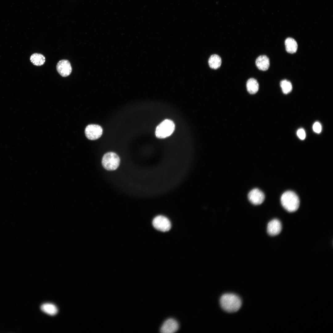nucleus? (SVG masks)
Listing matches in <instances>:
<instances>
[{
	"label": "nucleus",
	"mask_w": 333,
	"mask_h": 333,
	"mask_svg": "<svg viewBox=\"0 0 333 333\" xmlns=\"http://www.w3.org/2000/svg\"><path fill=\"white\" fill-rule=\"evenodd\" d=\"M280 86L283 93L288 94L291 92L292 89L291 83L287 80H282L280 83Z\"/></svg>",
	"instance_id": "17"
},
{
	"label": "nucleus",
	"mask_w": 333,
	"mask_h": 333,
	"mask_svg": "<svg viewBox=\"0 0 333 333\" xmlns=\"http://www.w3.org/2000/svg\"><path fill=\"white\" fill-rule=\"evenodd\" d=\"M281 201L283 207L290 212L296 211L299 206L298 196L292 191H287L284 193L281 196Z\"/></svg>",
	"instance_id": "2"
},
{
	"label": "nucleus",
	"mask_w": 333,
	"mask_h": 333,
	"mask_svg": "<svg viewBox=\"0 0 333 333\" xmlns=\"http://www.w3.org/2000/svg\"><path fill=\"white\" fill-rule=\"evenodd\" d=\"M41 309L43 311L51 315H55L58 312L56 307L54 304L49 303L42 304Z\"/></svg>",
	"instance_id": "16"
},
{
	"label": "nucleus",
	"mask_w": 333,
	"mask_h": 333,
	"mask_svg": "<svg viewBox=\"0 0 333 333\" xmlns=\"http://www.w3.org/2000/svg\"><path fill=\"white\" fill-rule=\"evenodd\" d=\"M297 135L299 138L301 140L304 139L306 137L305 132L302 129H299L297 131Z\"/></svg>",
	"instance_id": "19"
},
{
	"label": "nucleus",
	"mask_w": 333,
	"mask_h": 333,
	"mask_svg": "<svg viewBox=\"0 0 333 333\" xmlns=\"http://www.w3.org/2000/svg\"><path fill=\"white\" fill-rule=\"evenodd\" d=\"M56 69L58 73L63 77L68 76L72 71L71 64L67 60H62L59 61L56 65Z\"/></svg>",
	"instance_id": "9"
},
{
	"label": "nucleus",
	"mask_w": 333,
	"mask_h": 333,
	"mask_svg": "<svg viewBox=\"0 0 333 333\" xmlns=\"http://www.w3.org/2000/svg\"><path fill=\"white\" fill-rule=\"evenodd\" d=\"M265 195L263 192L258 188L252 190L248 194V198L253 204L257 205L261 204L265 199Z\"/></svg>",
	"instance_id": "8"
},
{
	"label": "nucleus",
	"mask_w": 333,
	"mask_h": 333,
	"mask_svg": "<svg viewBox=\"0 0 333 333\" xmlns=\"http://www.w3.org/2000/svg\"><path fill=\"white\" fill-rule=\"evenodd\" d=\"M259 86L257 81L254 78H250L247 81V89L248 92L251 94L256 93L258 90Z\"/></svg>",
	"instance_id": "13"
},
{
	"label": "nucleus",
	"mask_w": 333,
	"mask_h": 333,
	"mask_svg": "<svg viewBox=\"0 0 333 333\" xmlns=\"http://www.w3.org/2000/svg\"><path fill=\"white\" fill-rule=\"evenodd\" d=\"M282 229V225L281 222L277 219H273L268 224L267 226V232L271 236H274L278 234Z\"/></svg>",
	"instance_id": "10"
},
{
	"label": "nucleus",
	"mask_w": 333,
	"mask_h": 333,
	"mask_svg": "<svg viewBox=\"0 0 333 333\" xmlns=\"http://www.w3.org/2000/svg\"><path fill=\"white\" fill-rule=\"evenodd\" d=\"M208 64L210 67L213 69L219 68L221 65V59L217 55L213 54L211 55L208 60Z\"/></svg>",
	"instance_id": "15"
},
{
	"label": "nucleus",
	"mask_w": 333,
	"mask_h": 333,
	"mask_svg": "<svg viewBox=\"0 0 333 333\" xmlns=\"http://www.w3.org/2000/svg\"><path fill=\"white\" fill-rule=\"evenodd\" d=\"M257 68L260 70L265 71L267 70L269 66V60L265 55H261L258 57L255 62Z\"/></svg>",
	"instance_id": "11"
},
{
	"label": "nucleus",
	"mask_w": 333,
	"mask_h": 333,
	"mask_svg": "<svg viewBox=\"0 0 333 333\" xmlns=\"http://www.w3.org/2000/svg\"><path fill=\"white\" fill-rule=\"evenodd\" d=\"M286 51L290 53H294L296 52L298 48V44L296 41L293 38H288L285 42Z\"/></svg>",
	"instance_id": "12"
},
{
	"label": "nucleus",
	"mask_w": 333,
	"mask_h": 333,
	"mask_svg": "<svg viewBox=\"0 0 333 333\" xmlns=\"http://www.w3.org/2000/svg\"><path fill=\"white\" fill-rule=\"evenodd\" d=\"M153 225L157 230L162 232H166L171 228V223L168 219L162 216H158L154 218Z\"/></svg>",
	"instance_id": "5"
},
{
	"label": "nucleus",
	"mask_w": 333,
	"mask_h": 333,
	"mask_svg": "<svg viewBox=\"0 0 333 333\" xmlns=\"http://www.w3.org/2000/svg\"><path fill=\"white\" fill-rule=\"evenodd\" d=\"M179 325L175 319L170 318L166 320L162 325L160 331L162 333H173L179 329Z\"/></svg>",
	"instance_id": "7"
},
{
	"label": "nucleus",
	"mask_w": 333,
	"mask_h": 333,
	"mask_svg": "<svg viewBox=\"0 0 333 333\" xmlns=\"http://www.w3.org/2000/svg\"><path fill=\"white\" fill-rule=\"evenodd\" d=\"M30 60L31 62L35 65L40 66L44 64L45 61L44 56L41 54L35 53L31 56Z\"/></svg>",
	"instance_id": "14"
},
{
	"label": "nucleus",
	"mask_w": 333,
	"mask_h": 333,
	"mask_svg": "<svg viewBox=\"0 0 333 333\" xmlns=\"http://www.w3.org/2000/svg\"><path fill=\"white\" fill-rule=\"evenodd\" d=\"M120 162V159L118 155L113 152H109L105 154L102 160L104 167L108 170H114L118 167Z\"/></svg>",
	"instance_id": "4"
},
{
	"label": "nucleus",
	"mask_w": 333,
	"mask_h": 333,
	"mask_svg": "<svg viewBox=\"0 0 333 333\" xmlns=\"http://www.w3.org/2000/svg\"><path fill=\"white\" fill-rule=\"evenodd\" d=\"M175 129V125L173 121L170 120H165L157 127L155 135L159 138H166L173 133Z\"/></svg>",
	"instance_id": "3"
},
{
	"label": "nucleus",
	"mask_w": 333,
	"mask_h": 333,
	"mask_svg": "<svg viewBox=\"0 0 333 333\" xmlns=\"http://www.w3.org/2000/svg\"><path fill=\"white\" fill-rule=\"evenodd\" d=\"M220 304L222 309L229 313L236 312L240 308L242 301L237 295L232 293L223 294L220 299Z\"/></svg>",
	"instance_id": "1"
},
{
	"label": "nucleus",
	"mask_w": 333,
	"mask_h": 333,
	"mask_svg": "<svg viewBox=\"0 0 333 333\" xmlns=\"http://www.w3.org/2000/svg\"><path fill=\"white\" fill-rule=\"evenodd\" d=\"M313 129L314 132L317 133H319L321 131V125L319 122H316L314 124Z\"/></svg>",
	"instance_id": "18"
},
{
	"label": "nucleus",
	"mask_w": 333,
	"mask_h": 333,
	"mask_svg": "<svg viewBox=\"0 0 333 333\" xmlns=\"http://www.w3.org/2000/svg\"><path fill=\"white\" fill-rule=\"evenodd\" d=\"M103 133V129L100 125L96 124L88 125L85 130L86 137L90 140H95L100 138Z\"/></svg>",
	"instance_id": "6"
}]
</instances>
